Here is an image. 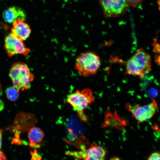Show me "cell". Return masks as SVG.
Here are the masks:
<instances>
[{"instance_id":"ba28073f","label":"cell","mask_w":160,"mask_h":160,"mask_svg":"<svg viewBox=\"0 0 160 160\" xmlns=\"http://www.w3.org/2000/svg\"><path fill=\"white\" fill-rule=\"evenodd\" d=\"M4 47L8 56L11 57L18 54L26 56L30 49L26 47L23 41L19 39L12 33H9L5 37Z\"/></svg>"},{"instance_id":"3957f363","label":"cell","mask_w":160,"mask_h":160,"mask_svg":"<svg viewBox=\"0 0 160 160\" xmlns=\"http://www.w3.org/2000/svg\"><path fill=\"white\" fill-rule=\"evenodd\" d=\"M9 76L13 86L18 90L30 88L31 83L34 76L31 72L28 66L25 64L17 62L13 64L10 69Z\"/></svg>"},{"instance_id":"6da1fadb","label":"cell","mask_w":160,"mask_h":160,"mask_svg":"<svg viewBox=\"0 0 160 160\" xmlns=\"http://www.w3.org/2000/svg\"><path fill=\"white\" fill-rule=\"evenodd\" d=\"M125 64L126 74L143 78L151 69V57L144 49H139Z\"/></svg>"},{"instance_id":"ac0fdd59","label":"cell","mask_w":160,"mask_h":160,"mask_svg":"<svg viewBox=\"0 0 160 160\" xmlns=\"http://www.w3.org/2000/svg\"><path fill=\"white\" fill-rule=\"evenodd\" d=\"M157 3L159 9L160 11V0H158L157 1Z\"/></svg>"},{"instance_id":"7a4b0ae2","label":"cell","mask_w":160,"mask_h":160,"mask_svg":"<svg viewBox=\"0 0 160 160\" xmlns=\"http://www.w3.org/2000/svg\"><path fill=\"white\" fill-rule=\"evenodd\" d=\"M101 64L100 57L89 51L81 53L76 60V69L81 76L87 77L97 73Z\"/></svg>"},{"instance_id":"5b68a950","label":"cell","mask_w":160,"mask_h":160,"mask_svg":"<svg viewBox=\"0 0 160 160\" xmlns=\"http://www.w3.org/2000/svg\"><path fill=\"white\" fill-rule=\"evenodd\" d=\"M126 107L138 122L141 123L148 121L154 116L158 108V105L156 101L153 99L152 102L147 105L140 106L128 104Z\"/></svg>"},{"instance_id":"30bf717a","label":"cell","mask_w":160,"mask_h":160,"mask_svg":"<svg viewBox=\"0 0 160 160\" xmlns=\"http://www.w3.org/2000/svg\"><path fill=\"white\" fill-rule=\"evenodd\" d=\"M2 17L5 22L11 23L19 19L25 20L26 15L21 8L12 6L8 8L4 11Z\"/></svg>"},{"instance_id":"2e32d148","label":"cell","mask_w":160,"mask_h":160,"mask_svg":"<svg viewBox=\"0 0 160 160\" xmlns=\"http://www.w3.org/2000/svg\"><path fill=\"white\" fill-rule=\"evenodd\" d=\"M4 108V104L3 101L0 98V112Z\"/></svg>"},{"instance_id":"7c38bea8","label":"cell","mask_w":160,"mask_h":160,"mask_svg":"<svg viewBox=\"0 0 160 160\" xmlns=\"http://www.w3.org/2000/svg\"><path fill=\"white\" fill-rule=\"evenodd\" d=\"M5 93L7 98L13 102L16 101L19 97V91L13 86L7 88Z\"/></svg>"},{"instance_id":"8fae6325","label":"cell","mask_w":160,"mask_h":160,"mask_svg":"<svg viewBox=\"0 0 160 160\" xmlns=\"http://www.w3.org/2000/svg\"><path fill=\"white\" fill-rule=\"evenodd\" d=\"M44 134L40 128L34 127L31 128L28 132L29 145L32 147L38 148L40 143L43 139Z\"/></svg>"},{"instance_id":"e0dca14e","label":"cell","mask_w":160,"mask_h":160,"mask_svg":"<svg viewBox=\"0 0 160 160\" xmlns=\"http://www.w3.org/2000/svg\"><path fill=\"white\" fill-rule=\"evenodd\" d=\"M110 160H121L120 159L116 157H115L111 158Z\"/></svg>"},{"instance_id":"52a82bcc","label":"cell","mask_w":160,"mask_h":160,"mask_svg":"<svg viewBox=\"0 0 160 160\" xmlns=\"http://www.w3.org/2000/svg\"><path fill=\"white\" fill-rule=\"evenodd\" d=\"M103 13L106 18L119 17L127 9V0H99Z\"/></svg>"},{"instance_id":"277c9868","label":"cell","mask_w":160,"mask_h":160,"mask_svg":"<svg viewBox=\"0 0 160 160\" xmlns=\"http://www.w3.org/2000/svg\"><path fill=\"white\" fill-rule=\"evenodd\" d=\"M94 100L92 92L89 88L84 89L81 91L77 90L68 95L66 99L67 102L84 121L86 120V118L83 111Z\"/></svg>"},{"instance_id":"9c48e42d","label":"cell","mask_w":160,"mask_h":160,"mask_svg":"<svg viewBox=\"0 0 160 160\" xmlns=\"http://www.w3.org/2000/svg\"><path fill=\"white\" fill-rule=\"evenodd\" d=\"M24 20L19 19L14 21L11 29V33L22 41L29 36L31 32L30 26Z\"/></svg>"},{"instance_id":"d6986e66","label":"cell","mask_w":160,"mask_h":160,"mask_svg":"<svg viewBox=\"0 0 160 160\" xmlns=\"http://www.w3.org/2000/svg\"><path fill=\"white\" fill-rule=\"evenodd\" d=\"M0 160H6V159H4L3 158L0 157Z\"/></svg>"},{"instance_id":"9a60e30c","label":"cell","mask_w":160,"mask_h":160,"mask_svg":"<svg viewBox=\"0 0 160 160\" xmlns=\"http://www.w3.org/2000/svg\"><path fill=\"white\" fill-rule=\"evenodd\" d=\"M2 130L0 129V157L6 159L5 155L1 151V149L2 145Z\"/></svg>"},{"instance_id":"4fadbf2b","label":"cell","mask_w":160,"mask_h":160,"mask_svg":"<svg viewBox=\"0 0 160 160\" xmlns=\"http://www.w3.org/2000/svg\"><path fill=\"white\" fill-rule=\"evenodd\" d=\"M147 160H160V151H156L152 153Z\"/></svg>"},{"instance_id":"5bb4252c","label":"cell","mask_w":160,"mask_h":160,"mask_svg":"<svg viewBox=\"0 0 160 160\" xmlns=\"http://www.w3.org/2000/svg\"><path fill=\"white\" fill-rule=\"evenodd\" d=\"M128 3L133 7H136L141 4L144 0H127Z\"/></svg>"},{"instance_id":"8992f818","label":"cell","mask_w":160,"mask_h":160,"mask_svg":"<svg viewBox=\"0 0 160 160\" xmlns=\"http://www.w3.org/2000/svg\"><path fill=\"white\" fill-rule=\"evenodd\" d=\"M107 153L103 145L93 143L87 149L79 151L67 152L66 154L84 160H105Z\"/></svg>"}]
</instances>
